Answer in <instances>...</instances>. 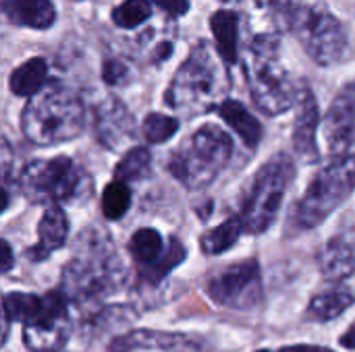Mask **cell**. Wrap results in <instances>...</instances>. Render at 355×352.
<instances>
[{"label": "cell", "instance_id": "cell-5", "mask_svg": "<svg viewBox=\"0 0 355 352\" xmlns=\"http://www.w3.org/2000/svg\"><path fill=\"white\" fill-rule=\"evenodd\" d=\"M355 191V156H337L316 172L310 187L295 203L291 222L300 230L320 226L337 207H341Z\"/></svg>", "mask_w": 355, "mask_h": 352}, {"label": "cell", "instance_id": "cell-2", "mask_svg": "<svg viewBox=\"0 0 355 352\" xmlns=\"http://www.w3.org/2000/svg\"><path fill=\"white\" fill-rule=\"evenodd\" d=\"M85 124V110L79 95L64 85H46L29 98L21 114V129L35 145H56L79 137Z\"/></svg>", "mask_w": 355, "mask_h": 352}, {"label": "cell", "instance_id": "cell-27", "mask_svg": "<svg viewBox=\"0 0 355 352\" xmlns=\"http://www.w3.org/2000/svg\"><path fill=\"white\" fill-rule=\"evenodd\" d=\"M150 166H152V154H150V149L148 147H133L116 164V168H114V180H121V183L139 180V178H144L150 172Z\"/></svg>", "mask_w": 355, "mask_h": 352}, {"label": "cell", "instance_id": "cell-11", "mask_svg": "<svg viewBox=\"0 0 355 352\" xmlns=\"http://www.w3.org/2000/svg\"><path fill=\"white\" fill-rule=\"evenodd\" d=\"M293 0H243V23L252 41H279L291 29Z\"/></svg>", "mask_w": 355, "mask_h": 352}, {"label": "cell", "instance_id": "cell-28", "mask_svg": "<svg viewBox=\"0 0 355 352\" xmlns=\"http://www.w3.org/2000/svg\"><path fill=\"white\" fill-rule=\"evenodd\" d=\"M131 205V189L127 183L112 180L102 193V214L108 220H121Z\"/></svg>", "mask_w": 355, "mask_h": 352}, {"label": "cell", "instance_id": "cell-16", "mask_svg": "<svg viewBox=\"0 0 355 352\" xmlns=\"http://www.w3.org/2000/svg\"><path fill=\"white\" fill-rule=\"evenodd\" d=\"M320 272L327 280L343 282L355 274V249L345 239L329 241L318 255Z\"/></svg>", "mask_w": 355, "mask_h": 352}, {"label": "cell", "instance_id": "cell-20", "mask_svg": "<svg viewBox=\"0 0 355 352\" xmlns=\"http://www.w3.org/2000/svg\"><path fill=\"white\" fill-rule=\"evenodd\" d=\"M216 39V52L225 62H237L239 56V17L233 10H218L210 17Z\"/></svg>", "mask_w": 355, "mask_h": 352}, {"label": "cell", "instance_id": "cell-3", "mask_svg": "<svg viewBox=\"0 0 355 352\" xmlns=\"http://www.w3.org/2000/svg\"><path fill=\"white\" fill-rule=\"evenodd\" d=\"M223 56L206 41H200L187 60L179 66L166 89V104L183 114H202L216 106L229 87Z\"/></svg>", "mask_w": 355, "mask_h": 352}, {"label": "cell", "instance_id": "cell-29", "mask_svg": "<svg viewBox=\"0 0 355 352\" xmlns=\"http://www.w3.org/2000/svg\"><path fill=\"white\" fill-rule=\"evenodd\" d=\"M152 15V6L146 0H125L112 10V21L116 27L131 29L141 23H146Z\"/></svg>", "mask_w": 355, "mask_h": 352}, {"label": "cell", "instance_id": "cell-4", "mask_svg": "<svg viewBox=\"0 0 355 352\" xmlns=\"http://www.w3.org/2000/svg\"><path fill=\"white\" fill-rule=\"evenodd\" d=\"M233 156V139L216 124L200 127L191 139L175 149L168 160V172L187 189L208 187L229 164Z\"/></svg>", "mask_w": 355, "mask_h": 352}, {"label": "cell", "instance_id": "cell-14", "mask_svg": "<svg viewBox=\"0 0 355 352\" xmlns=\"http://www.w3.org/2000/svg\"><path fill=\"white\" fill-rule=\"evenodd\" d=\"M300 112L293 127V147L302 162L314 164L318 160V145H316V129H318V102L310 89L300 93Z\"/></svg>", "mask_w": 355, "mask_h": 352}, {"label": "cell", "instance_id": "cell-33", "mask_svg": "<svg viewBox=\"0 0 355 352\" xmlns=\"http://www.w3.org/2000/svg\"><path fill=\"white\" fill-rule=\"evenodd\" d=\"M0 268L4 274L12 268V251H10V245L6 241H2V263H0Z\"/></svg>", "mask_w": 355, "mask_h": 352}, {"label": "cell", "instance_id": "cell-18", "mask_svg": "<svg viewBox=\"0 0 355 352\" xmlns=\"http://www.w3.org/2000/svg\"><path fill=\"white\" fill-rule=\"evenodd\" d=\"M67 338V319H44L23 326V342L31 352H58Z\"/></svg>", "mask_w": 355, "mask_h": 352}, {"label": "cell", "instance_id": "cell-10", "mask_svg": "<svg viewBox=\"0 0 355 352\" xmlns=\"http://www.w3.org/2000/svg\"><path fill=\"white\" fill-rule=\"evenodd\" d=\"M206 290L212 301L223 307L248 311L262 301V278L258 261H241L227 266L208 278Z\"/></svg>", "mask_w": 355, "mask_h": 352}, {"label": "cell", "instance_id": "cell-34", "mask_svg": "<svg viewBox=\"0 0 355 352\" xmlns=\"http://www.w3.org/2000/svg\"><path fill=\"white\" fill-rule=\"evenodd\" d=\"M281 352H333L329 349H322V346H310V344H297V346H287Z\"/></svg>", "mask_w": 355, "mask_h": 352}, {"label": "cell", "instance_id": "cell-31", "mask_svg": "<svg viewBox=\"0 0 355 352\" xmlns=\"http://www.w3.org/2000/svg\"><path fill=\"white\" fill-rule=\"evenodd\" d=\"M127 77V66L121 60H108L104 64V81L110 85H119Z\"/></svg>", "mask_w": 355, "mask_h": 352}, {"label": "cell", "instance_id": "cell-22", "mask_svg": "<svg viewBox=\"0 0 355 352\" xmlns=\"http://www.w3.org/2000/svg\"><path fill=\"white\" fill-rule=\"evenodd\" d=\"M2 311L6 322H19L23 326L35 324L44 313V297L27 293H8L4 295Z\"/></svg>", "mask_w": 355, "mask_h": 352}, {"label": "cell", "instance_id": "cell-17", "mask_svg": "<svg viewBox=\"0 0 355 352\" xmlns=\"http://www.w3.org/2000/svg\"><path fill=\"white\" fill-rule=\"evenodd\" d=\"M2 12L10 23L31 29H46L56 19L48 0H2Z\"/></svg>", "mask_w": 355, "mask_h": 352}, {"label": "cell", "instance_id": "cell-7", "mask_svg": "<svg viewBox=\"0 0 355 352\" xmlns=\"http://www.w3.org/2000/svg\"><path fill=\"white\" fill-rule=\"evenodd\" d=\"M291 29L310 58L322 66L341 62L349 52V37L341 21L322 0H293Z\"/></svg>", "mask_w": 355, "mask_h": 352}, {"label": "cell", "instance_id": "cell-35", "mask_svg": "<svg viewBox=\"0 0 355 352\" xmlns=\"http://www.w3.org/2000/svg\"><path fill=\"white\" fill-rule=\"evenodd\" d=\"M341 344L345 346V349H352L355 351V324L343 334V338H341Z\"/></svg>", "mask_w": 355, "mask_h": 352}, {"label": "cell", "instance_id": "cell-6", "mask_svg": "<svg viewBox=\"0 0 355 352\" xmlns=\"http://www.w3.org/2000/svg\"><path fill=\"white\" fill-rule=\"evenodd\" d=\"M245 77L256 106L268 116L287 112L300 100L295 83L279 62V41H252Z\"/></svg>", "mask_w": 355, "mask_h": 352}, {"label": "cell", "instance_id": "cell-30", "mask_svg": "<svg viewBox=\"0 0 355 352\" xmlns=\"http://www.w3.org/2000/svg\"><path fill=\"white\" fill-rule=\"evenodd\" d=\"M144 137L150 143H164L179 131V120L160 112H152L144 120Z\"/></svg>", "mask_w": 355, "mask_h": 352}, {"label": "cell", "instance_id": "cell-1", "mask_svg": "<svg viewBox=\"0 0 355 352\" xmlns=\"http://www.w3.org/2000/svg\"><path fill=\"white\" fill-rule=\"evenodd\" d=\"M125 282L123 261L102 228L81 232L73 259L62 272V293L81 313L116 293Z\"/></svg>", "mask_w": 355, "mask_h": 352}, {"label": "cell", "instance_id": "cell-15", "mask_svg": "<svg viewBox=\"0 0 355 352\" xmlns=\"http://www.w3.org/2000/svg\"><path fill=\"white\" fill-rule=\"evenodd\" d=\"M37 234H40L37 245L27 249V257L31 261H44L46 257H50L56 249H60L67 243V234H69L67 214L58 205L46 207V212L37 224Z\"/></svg>", "mask_w": 355, "mask_h": 352}, {"label": "cell", "instance_id": "cell-21", "mask_svg": "<svg viewBox=\"0 0 355 352\" xmlns=\"http://www.w3.org/2000/svg\"><path fill=\"white\" fill-rule=\"evenodd\" d=\"M48 64L44 58H29L10 75V91L21 98H33L46 87Z\"/></svg>", "mask_w": 355, "mask_h": 352}, {"label": "cell", "instance_id": "cell-32", "mask_svg": "<svg viewBox=\"0 0 355 352\" xmlns=\"http://www.w3.org/2000/svg\"><path fill=\"white\" fill-rule=\"evenodd\" d=\"M156 4L173 17H181L189 8V0H156Z\"/></svg>", "mask_w": 355, "mask_h": 352}, {"label": "cell", "instance_id": "cell-19", "mask_svg": "<svg viewBox=\"0 0 355 352\" xmlns=\"http://www.w3.org/2000/svg\"><path fill=\"white\" fill-rule=\"evenodd\" d=\"M220 118L243 139L248 147H256L262 139V124L260 120L237 100H225L218 106Z\"/></svg>", "mask_w": 355, "mask_h": 352}, {"label": "cell", "instance_id": "cell-36", "mask_svg": "<svg viewBox=\"0 0 355 352\" xmlns=\"http://www.w3.org/2000/svg\"><path fill=\"white\" fill-rule=\"evenodd\" d=\"M258 352H268V351H258Z\"/></svg>", "mask_w": 355, "mask_h": 352}, {"label": "cell", "instance_id": "cell-25", "mask_svg": "<svg viewBox=\"0 0 355 352\" xmlns=\"http://www.w3.org/2000/svg\"><path fill=\"white\" fill-rule=\"evenodd\" d=\"M131 257L141 266H154L164 255V241L154 228H139L129 241Z\"/></svg>", "mask_w": 355, "mask_h": 352}, {"label": "cell", "instance_id": "cell-13", "mask_svg": "<svg viewBox=\"0 0 355 352\" xmlns=\"http://www.w3.org/2000/svg\"><path fill=\"white\" fill-rule=\"evenodd\" d=\"M96 133L104 147L119 149L135 135V118L116 98H106L96 108Z\"/></svg>", "mask_w": 355, "mask_h": 352}, {"label": "cell", "instance_id": "cell-26", "mask_svg": "<svg viewBox=\"0 0 355 352\" xmlns=\"http://www.w3.org/2000/svg\"><path fill=\"white\" fill-rule=\"evenodd\" d=\"M241 230H243V224H241L239 216L237 218H229L220 226L208 230L200 239V245H202V249H204L206 255H220V253L229 251L239 241Z\"/></svg>", "mask_w": 355, "mask_h": 352}, {"label": "cell", "instance_id": "cell-9", "mask_svg": "<svg viewBox=\"0 0 355 352\" xmlns=\"http://www.w3.org/2000/svg\"><path fill=\"white\" fill-rule=\"evenodd\" d=\"M79 170L67 156L29 162L19 174L21 193L33 203L56 205L75 195L79 187Z\"/></svg>", "mask_w": 355, "mask_h": 352}, {"label": "cell", "instance_id": "cell-24", "mask_svg": "<svg viewBox=\"0 0 355 352\" xmlns=\"http://www.w3.org/2000/svg\"><path fill=\"white\" fill-rule=\"evenodd\" d=\"M352 305H354L352 293L341 290V288L327 290L312 299V303L308 307V317L314 322H331V319L339 317L341 313H345Z\"/></svg>", "mask_w": 355, "mask_h": 352}, {"label": "cell", "instance_id": "cell-12", "mask_svg": "<svg viewBox=\"0 0 355 352\" xmlns=\"http://www.w3.org/2000/svg\"><path fill=\"white\" fill-rule=\"evenodd\" d=\"M324 137L335 158L345 156L355 143V81L347 83L331 104L324 118Z\"/></svg>", "mask_w": 355, "mask_h": 352}, {"label": "cell", "instance_id": "cell-23", "mask_svg": "<svg viewBox=\"0 0 355 352\" xmlns=\"http://www.w3.org/2000/svg\"><path fill=\"white\" fill-rule=\"evenodd\" d=\"M135 346H160L164 351L168 349H175V351H185L189 346V342L177 334H158V332H133V334H127L123 338H116L108 352H129L133 351Z\"/></svg>", "mask_w": 355, "mask_h": 352}, {"label": "cell", "instance_id": "cell-8", "mask_svg": "<svg viewBox=\"0 0 355 352\" xmlns=\"http://www.w3.org/2000/svg\"><path fill=\"white\" fill-rule=\"evenodd\" d=\"M295 176V164L287 154L272 156L254 174L241 205L239 220L250 234H262L279 216L283 197Z\"/></svg>", "mask_w": 355, "mask_h": 352}]
</instances>
